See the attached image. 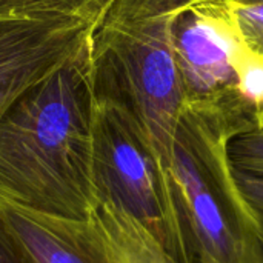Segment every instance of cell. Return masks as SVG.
<instances>
[{"mask_svg": "<svg viewBox=\"0 0 263 263\" xmlns=\"http://www.w3.org/2000/svg\"><path fill=\"white\" fill-rule=\"evenodd\" d=\"M89 40L26 88L0 117V203L86 219L96 210Z\"/></svg>", "mask_w": 263, "mask_h": 263, "instance_id": "1", "label": "cell"}, {"mask_svg": "<svg viewBox=\"0 0 263 263\" xmlns=\"http://www.w3.org/2000/svg\"><path fill=\"white\" fill-rule=\"evenodd\" d=\"M227 128L182 109L168 173L193 263H263L262 216L243 196Z\"/></svg>", "mask_w": 263, "mask_h": 263, "instance_id": "3", "label": "cell"}, {"mask_svg": "<svg viewBox=\"0 0 263 263\" xmlns=\"http://www.w3.org/2000/svg\"><path fill=\"white\" fill-rule=\"evenodd\" d=\"M96 205L140 223L180 263H193L170 173L142 126L122 108L97 103L92 133Z\"/></svg>", "mask_w": 263, "mask_h": 263, "instance_id": "4", "label": "cell"}, {"mask_svg": "<svg viewBox=\"0 0 263 263\" xmlns=\"http://www.w3.org/2000/svg\"><path fill=\"white\" fill-rule=\"evenodd\" d=\"M0 206L28 263H116L94 213L86 219H69Z\"/></svg>", "mask_w": 263, "mask_h": 263, "instance_id": "7", "label": "cell"}, {"mask_svg": "<svg viewBox=\"0 0 263 263\" xmlns=\"http://www.w3.org/2000/svg\"><path fill=\"white\" fill-rule=\"evenodd\" d=\"M94 26L71 17H0V117L18 94L74 57Z\"/></svg>", "mask_w": 263, "mask_h": 263, "instance_id": "6", "label": "cell"}, {"mask_svg": "<svg viewBox=\"0 0 263 263\" xmlns=\"http://www.w3.org/2000/svg\"><path fill=\"white\" fill-rule=\"evenodd\" d=\"M230 157L234 168L263 171V131H248L230 143Z\"/></svg>", "mask_w": 263, "mask_h": 263, "instance_id": "11", "label": "cell"}, {"mask_svg": "<svg viewBox=\"0 0 263 263\" xmlns=\"http://www.w3.org/2000/svg\"><path fill=\"white\" fill-rule=\"evenodd\" d=\"M250 52H253V54H257V55H262L263 57V39L257 43V45H254L251 49H248Z\"/></svg>", "mask_w": 263, "mask_h": 263, "instance_id": "14", "label": "cell"}, {"mask_svg": "<svg viewBox=\"0 0 263 263\" xmlns=\"http://www.w3.org/2000/svg\"><path fill=\"white\" fill-rule=\"evenodd\" d=\"M171 45L183 109L236 137L253 131L237 74L247 46L234 23L210 0H188L173 15Z\"/></svg>", "mask_w": 263, "mask_h": 263, "instance_id": "5", "label": "cell"}, {"mask_svg": "<svg viewBox=\"0 0 263 263\" xmlns=\"http://www.w3.org/2000/svg\"><path fill=\"white\" fill-rule=\"evenodd\" d=\"M188 0H114L89 35L97 103L126 111L168 168L183 109L171 45V20Z\"/></svg>", "mask_w": 263, "mask_h": 263, "instance_id": "2", "label": "cell"}, {"mask_svg": "<svg viewBox=\"0 0 263 263\" xmlns=\"http://www.w3.org/2000/svg\"><path fill=\"white\" fill-rule=\"evenodd\" d=\"M0 263H28L25 253L12 233L0 206Z\"/></svg>", "mask_w": 263, "mask_h": 263, "instance_id": "13", "label": "cell"}, {"mask_svg": "<svg viewBox=\"0 0 263 263\" xmlns=\"http://www.w3.org/2000/svg\"><path fill=\"white\" fill-rule=\"evenodd\" d=\"M114 0H0L3 18L71 17L96 25Z\"/></svg>", "mask_w": 263, "mask_h": 263, "instance_id": "9", "label": "cell"}, {"mask_svg": "<svg viewBox=\"0 0 263 263\" xmlns=\"http://www.w3.org/2000/svg\"><path fill=\"white\" fill-rule=\"evenodd\" d=\"M262 242H263V217H262Z\"/></svg>", "mask_w": 263, "mask_h": 263, "instance_id": "15", "label": "cell"}, {"mask_svg": "<svg viewBox=\"0 0 263 263\" xmlns=\"http://www.w3.org/2000/svg\"><path fill=\"white\" fill-rule=\"evenodd\" d=\"M236 170V176L240 185V190L251 206L263 217V171H245Z\"/></svg>", "mask_w": 263, "mask_h": 263, "instance_id": "12", "label": "cell"}, {"mask_svg": "<svg viewBox=\"0 0 263 263\" xmlns=\"http://www.w3.org/2000/svg\"><path fill=\"white\" fill-rule=\"evenodd\" d=\"M236 26L247 49L263 39V0H210Z\"/></svg>", "mask_w": 263, "mask_h": 263, "instance_id": "10", "label": "cell"}, {"mask_svg": "<svg viewBox=\"0 0 263 263\" xmlns=\"http://www.w3.org/2000/svg\"><path fill=\"white\" fill-rule=\"evenodd\" d=\"M94 216L106 234L116 263H180L129 216L102 205H96Z\"/></svg>", "mask_w": 263, "mask_h": 263, "instance_id": "8", "label": "cell"}]
</instances>
